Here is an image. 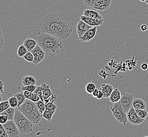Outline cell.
<instances>
[{
    "label": "cell",
    "instance_id": "7c38bea8",
    "mask_svg": "<svg viewBox=\"0 0 148 137\" xmlns=\"http://www.w3.org/2000/svg\"><path fill=\"white\" fill-rule=\"evenodd\" d=\"M97 32V26L92 27V28L86 32L84 35L79 37V39L81 42H88L91 39H94Z\"/></svg>",
    "mask_w": 148,
    "mask_h": 137
},
{
    "label": "cell",
    "instance_id": "6da1fadb",
    "mask_svg": "<svg viewBox=\"0 0 148 137\" xmlns=\"http://www.w3.org/2000/svg\"><path fill=\"white\" fill-rule=\"evenodd\" d=\"M40 25L41 31L62 40L71 37L73 32L71 20L61 13H49L42 19Z\"/></svg>",
    "mask_w": 148,
    "mask_h": 137
},
{
    "label": "cell",
    "instance_id": "7dc6e473",
    "mask_svg": "<svg viewBox=\"0 0 148 137\" xmlns=\"http://www.w3.org/2000/svg\"><path fill=\"white\" fill-rule=\"evenodd\" d=\"M139 1L143 2H145L146 4H148V0H139Z\"/></svg>",
    "mask_w": 148,
    "mask_h": 137
},
{
    "label": "cell",
    "instance_id": "8d00e7d4",
    "mask_svg": "<svg viewBox=\"0 0 148 137\" xmlns=\"http://www.w3.org/2000/svg\"><path fill=\"white\" fill-rule=\"evenodd\" d=\"M96 0H83V2L86 6L92 7Z\"/></svg>",
    "mask_w": 148,
    "mask_h": 137
},
{
    "label": "cell",
    "instance_id": "3957f363",
    "mask_svg": "<svg viewBox=\"0 0 148 137\" xmlns=\"http://www.w3.org/2000/svg\"><path fill=\"white\" fill-rule=\"evenodd\" d=\"M14 121L21 134H27L33 131L34 123L18 109L15 111Z\"/></svg>",
    "mask_w": 148,
    "mask_h": 137
},
{
    "label": "cell",
    "instance_id": "c3c4849f",
    "mask_svg": "<svg viewBox=\"0 0 148 137\" xmlns=\"http://www.w3.org/2000/svg\"><path fill=\"white\" fill-rule=\"evenodd\" d=\"M148 137V136H145V137Z\"/></svg>",
    "mask_w": 148,
    "mask_h": 137
},
{
    "label": "cell",
    "instance_id": "8fae6325",
    "mask_svg": "<svg viewBox=\"0 0 148 137\" xmlns=\"http://www.w3.org/2000/svg\"><path fill=\"white\" fill-rule=\"evenodd\" d=\"M92 27L85 22L84 21L80 19L77 23V32L79 37L83 36L86 32Z\"/></svg>",
    "mask_w": 148,
    "mask_h": 137
},
{
    "label": "cell",
    "instance_id": "f6af8a7d",
    "mask_svg": "<svg viewBox=\"0 0 148 137\" xmlns=\"http://www.w3.org/2000/svg\"><path fill=\"white\" fill-rule=\"evenodd\" d=\"M103 98V92L101 91L100 90H99V93H98V95H97V99H102Z\"/></svg>",
    "mask_w": 148,
    "mask_h": 137
},
{
    "label": "cell",
    "instance_id": "7bdbcfd3",
    "mask_svg": "<svg viewBox=\"0 0 148 137\" xmlns=\"http://www.w3.org/2000/svg\"><path fill=\"white\" fill-rule=\"evenodd\" d=\"M98 93H99V90H98V89H96L94 90V92L91 93L92 96L93 97L96 98L97 95H98Z\"/></svg>",
    "mask_w": 148,
    "mask_h": 137
},
{
    "label": "cell",
    "instance_id": "2e32d148",
    "mask_svg": "<svg viewBox=\"0 0 148 137\" xmlns=\"http://www.w3.org/2000/svg\"><path fill=\"white\" fill-rule=\"evenodd\" d=\"M122 98L121 92L118 89H114L110 96L109 98V101L113 103L119 102Z\"/></svg>",
    "mask_w": 148,
    "mask_h": 137
},
{
    "label": "cell",
    "instance_id": "603a6c76",
    "mask_svg": "<svg viewBox=\"0 0 148 137\" xmlns=\"http://www.w3.org/2000/svg\"><path fill=\"white\" fill-rule=\"evenodd\" d=\"M14 97L17 98V100H18V107L17 108H18L19 107L21 106L23 103L25 102V101L26 98L24 96V94L23 92H19L17 93L16 94H15L14 95Z\"/></svg>",
    "mask_w": 148,
    "mask_h": 137
},
{
    "label": "cell",
    "instance_id": "5b68a950",
    "mask_svg": "<svg viewBox=\"0 0 148 137\" xmlns=\"http://www.w3.org/2000/svg\"><path fill=\"white\" fill-rule=\"evenodd\" d=\"M2 125L9 137H18L20 136L21 132L14 120H9L7 122Z\"/></svg>",
    "mask_w": 148,
    "mask_h": 137
},
{
    "label": "cell",
    "instance_id": "e575fe53",
    "mask_svg": "<svg viewBox=\"0 0 148 137\" xmlns=\"http://www.w3.org/2000/svg\"><path fill=\"white\" fill-rule=\"evenodd\" d=\"M9 121V118L6 115H0V123L1 125L5 124Z\"/></svg>",
    "mask_w": 148,
    "mask_h": 137
},
{
    "label": "cell",
    "instance_id": "f546056e",
    "mask_svg": "<svg viewBox=\"0 0 148 137\" xmlns=\"http://www.w3.org/2000/svg\"><path fill=\"white\" fill-rule=\"evenodd\" d=\"M23 57L29 62H33L34 61V55L31 51L28 52Z\"/></svg>",
    "mask_w": 148,
    "mask_h": 137
},
{
    "label": "cell",
    "instance_id": "8992f818",
    "mask_svg": "<svg viewBox=\"0 0 148 137\" xmlns=\"http://www.w3.org/2000/svg\"><path fill=\"white\" fill-rule=\"evenodd\" d=\"M36 107V102H34L29 99H26L25 102L17 108V109L28 118L30 113Z\"/></svg>",
    "mask_w": 148,
    "mask_h": 137
},
{
    "label": "cell",
    "instance_id": "d6a6232c",
    "mask_svg": "<svg viewBox=\"0 0 148 137\" xmlns=\"http://www.w3.org/2000/svg\"><path fill=\"white\" fill-rule=\"evenodd\" d=\"M34 93L37 94L39 97L40 99V100L43 101L44 102V97H43V90H42V86H37V88L35 89L34 91Z\"/></svg>",
    "mask_w": 148,
    "mask_h": 137
},
{
    "label": "cell",
    "instance_id": "f35d334b",
    "mask_svg": "<svg viewBox=\"0 0 148 137\" xmlns=\"http://www.w3.org/2000/svg\"><path fill=\"white\" fill-rule=\"evenodd\" d=\"M99 75L101 77H103L104 79H106L107 77H108L109 74L107 73L106 71L103 70H100L99 72Z\"/></svg>",
    "mask_w": 148,
    "mask_h": 137
},
{
    "label": "cell",
    "instance_id": "4316f807",
    "mask_svg": "<svg viewBox=\"0 0 148 137\" xmlns=\"http://www.w3.org/2000/svg\"><path fill=\"white\" fill-rule=\"evenodd\" d=\"M96 89V85L94 83H88L86 86V91L88 94H91Z\"/></svg>",
    "mask_w": 148,
    "mask_h": 137
},
{
    "label": "cell",
    "instance_id": "836d02e7",
    "mask_svg": "<svg viewBox=\"0 0 148 137\" xmlns=\"http://www.w3.org/2000/svg\"><path fill=\"white\" fill-rule=\"evenodd\" d=\"M0 137H9L7 134L5 129L3 127V125L1 124L0 125Z\"/></svg>",
    "mask_w": 148,
    "mask_h": 137
},
{
    "label": "cell",
    "instance_id": "60d3db41",
    "mask_svg": "<svg viewBox=\"0 0 148 137\" xmlns=\"http://www.w3.org/2000/svg\"><path fill=\"white\" fill-rule=\"evenodd\" d=\"M140 67L143 70L145 71V70H147V69H148V64L147 63L144 62V63H143L141 64Z\"/></svg>",
    "mask_w": 148,
    "mask_h": 137
},
{
    "label": "cell",
    "instance_id": "83f0119b",
    "mask_svg": "<svg viewBox=\"0 0 148 137\" xmlns=\"http://www.w3.org/2000/svg\"><path fill=\"white\" fill-rule=\"evenodd\" d=\"M36 104L40 113L42 114H43L44 112L46 110L45 103L43 101L40 100L37 102H36Z\"/></svg>",
    "mask_w": 148,
    "mask_h": 137
},
{
    "label": "cell",
    "instance_id": "44dd1931",
    "mask_svg": "<svg viewBox=\"0 0 148 137\" xmlns=\"http://www.w3.org/2000/svg\"><path fill=\"white\" fill-rule=\"evenodd\" d=\"M15 111L16 110H15L14 108L10 107L9 109L6 110L5 111L1 113L0 115H6L9 118V120H13Z\"/></svg>",
    "mask_w": 148,
    "mask_h": 137
},
{
    "label": "cell",
    "instance_id": "7402d4cb",
    "mask_svg": "<svg viewBox=\"0 0 148 137\" xmlns=\"http://www.w3.org/2000/svg\"><path fill=\"white\" fill-rule=\"evenodd\" d=\"M56 111H49L45 110L43 114H42V118L47 120L49 122H51L53 115L55 114Z\"/></svg>",
    "mask_w": 148,
    "mask_h": 137
},
{
    "label": "cell",
    "instance_id": "9a60e30c",
    "mask_svg": "<svg viewBox=\"0 0 148 137\" xmlns=\"http://www.w3.org/2000/svg\"><path fill=\"white\" fill-rule=\"evenodd\" d=\"M83 15L97 20H103V16L99 14L98 12L88 9H86L84 11Z\"/></svg>",
    "mask_w": 148,
    "mask_h": 137
},
{
    "label": "cell",
    "instance_id": "ab89813d",
    "mask_svg": "<svg viewBox=\"0 0 148 137\" xmlns=\"http://www.w3.org/2000/svg\"><path fill=\"white\" fill-rule=\"evenodd\" d=\"M23 93H24V96L26 98V99H29V100L31 98L32 95V93H33V92L28 91H24L23 92Z\"/></svg>",
    "mask_w": 148,
    "mask_h": 137
},
{
    "label": "cell",
    "instance_id": "ba28073f",
    "mask_svg": "<svg viewBox=\"0 0 148 137\" xmlns=\"http://www.w3.org/2000/svg\"><path fill=\"white\" fill-rule=\"evenodd\" d=\"M127 116L129 122L132 125L136 126L142 124L145 120V119H141L138 116L136 110L133 107L130 109L128 112L127 113Z\"/></svg>",
    "mask_w": 148,
    "mask_h": 137
},
{
    "label": "cell",
    "instance_id": "b9f144b4",
    "mask_svg": "<svg viewBox=\"0 0 148 137\" xmlns=\"http://www.w3.org/2000/svg\"><path fill=\"white\" fill-rule=\"evenodd\" d=\"M0 83H1V89H0V93L3 94L4 93V83L1 80L0 81Z\"/></svg>",
    "mask_w": 148,
    "mask_h": 137
},
{
    "label": "cell",
    "instance_id": "bcb514c9",
    "mask_svg": "<svg viewBox=\"0 0 148 137\" xmlns=\"http://www.w3.org/2000/svg\"><path fill=\"white\" fill-rule=\"evenodd\" d=\"M140 29L143 31H145L148 30V26H147L146 24H143L142 26H141Z\"/></svg>",
    "mask_w": 148,
    "mask_h": 137
},
{
    "label": "cell",
    "instance_id": "f1b7e54d",
    "mask_svg": "<svg viewBox=\"0 0 148 137\" xmlns=\"http://www.w3.org/2000/svg\"><path fill=\"white\" fill-rule=\"evenodd\" d=\"M8 101H9L11 107L15 108L18 107V100H17V98L14 96L8 99Z\"/></svg>",
    "mask_w": 148,
    "mask_h": 137
},
{
    "label": "cell",
    "instance_id": "ac0fdd59",
    "mask_svg": "<svg viewBox=\"0 0 148 137\" xmlns=\"http://www.w3.org/2000/svg\"><path fill=\"white\" fill-rule=\"evenodd\" d=\"M42 88L43 90V97L44 101L47 100L49 98L51 97L53 94L51 91V89L50 88V86L45 83H43L41 84Z\"/></svg>",
    "mask_w": 148,
    "mask_h": 137
},
{
    "label": "cell",
    "instance_id": "4fadbf2b",
    "mask_svg": "<svg viewBox=\"0 0 148 137\" xmlns=\"http://www.w3.org/2000/svg\"><path fill=\"white\" fill-rule=\"evenodd\" d=\"M80 19L83 20L85 22L92 27L102 26L104 21V20H97L90 17H87L84 15L81 16Z\"/></svg>",
    "mask_w": 148,
    "mask_h": 137
},
{
    "label": "cell",
    "instance_id": "30bf717a",
    "mask_svg": "<svg viewBox=\"0 0 148 137\" xmlns=\"http://www.w3.org/2000/svg\"><path fill=\"white\" fill-rule=\"evenodd\" d=\"M112 0H96L92 8L99 11H105L109 9Z\"/></svg>",
    "mask_w": 148,
    "mask_h": 137
},
{
    "label": "cell",
    "instance_id": "d590c367",
    "mask_svg": "<svg viewBox=\"0 0 148 137\" xmlns=\"http://www.w3.org/2000/svg\"><path fill=\"white\" fill-rule=\"evenodd\" d=\"M29 100H31L32 101H33L34 102H37L38 101H40V98L39 97V96L37 94L34 93V92H33L31 98H30Z\"/></svg>",
    "mask_w": 148,
    "mask_h": 137
},
{
    "label": "cell",
    "instance_id": "9c48e42d",
    "mask_svg": "<svg viewBox=\"0 0 148 137\" xmlns=\"http://www.w3.org/2000/svg\"><path fill=\"white\" fill-rule=\"evenodd\" d=\"M31 52L34 57V61L33 62L34 64H38L42 62L44 60L46 55L45 52L38 44Z\"/></svg>",
    "mask_w": 148,
    "mask_h": 137
},
{
    "label": "cell",
    "instance_id": "484cf974",
    "mask_svg": "<svg viewBox=\"0 0 148 137\" xmlns=\"http://www.w3.org/2000/svg\"><path fill=\"white\" fill-rule=\"evenodd\" d=\"M10 104L8 100L2 101L0 103V113L3 112V111H5L8 109L10 107Z\"/></svg>",
    "mask_w": 148,
    "mask_h": 137
},
{
    "label": "cell",
    "instance_id": "52a82bcc",
    "mask_svg": "<svg viewBox=\"0 0 148 137\" xmlns=\"http://www.w3.org/2000/svg\"><path fill=\"white\" fill-rule=\"evenodd\" d=\"M134 100V97L133 94L128 92L125 93L122 96L120 102L121 106H123V108L124 109L126 113H127L130 109L132 107Z\"/></svg>",
    "mask_w": 148,
    "mask_h": 137
},
{
    "label": "cell",
    "instance_id": "277c9868",
    "mask_svg": "<svg viewBox=\"0 0 148 137\" xmlns=\"http://www.w3.org/2000/svg\"><path fill=\"white\" fill-rule=\"evenodd\" d=\"M111 112L114 117L117 120V121L120 123L125 126L128 121L127 113L125 112L123 106L119 102L114 103L111 106Z\"/></svg>",
    "mask_w": 148,
    "mask_h": 137
},
{
    "label": "cell",
    "instance_id": "1f68e13d",
    "mask_svg": "<svg viewBox=\"0 0 148 137\" xmlns=\"http://www.w3.org/2000/svg\"><path fill=\"white\" fill-rule=\"evenodd\" d=\"M37 88V86H34V85H30V86H22L21 88H20L22 91H28L34 92L35 89Z\"/></svg>",
    "mask_w": 148,
    "mask_h": 137
},
{
    "label": "cell",
    "instance_id": "7a4b0ae2",
    "mask_svg": "<svg viewBox=\"0 0 148 137\" xmlns=\"http://www.w3.org/2000/svg\"><path fill=\"white\" fill-rule=\"evenodd\" d=\"M34 39L46 55L55 56L63 48L62 40L41 31L38 32Z\"/></svg>",
    "mask_w": 148,
    "mask_h": 137
},
{
    "label": "cell",
    "instance_id": "ffe728a7",
    "mask_svg": "<svg viewBox=\"0 0 148 137\" xmlns=\"http://www.w3.org/2000/svg\"><path fill=\"white\" fill-rule=\"evenodd\" d=\"M146 103L143 100L137 98L134 99L133 101V105L132 107L135 110L138 109H146Z\"/></svg>",
    "mask_w": 148,
    "mask_h": 137
},
{
    "label": "cell",
    "instance_id": "e0dca14e",
    "mask_svg": "<svg viewBox=\"0 0 148 137\" xmlns=\"http://www.w3.org/2000/svg\"><path fill=\"white\" fill-rule=\"evenodd\" d=\"M36 40L35 39L27 38L24 40L23 45L25 46L29 51H32L37 46Z\"/></svg>",
    "mask_w": 148,
    "mask_h": 137
},
{
    "label": "cell",
    "instance_id": "d6986e66",
    "mask_svg": "<svg viewBox=\"0 0 148 137\" xmlns=\"http://www.w3.org/2000/svg\"><path fill=\"white\" fill-rule=\"evenodd\" d=\"M22 83L23 86H27L30 85L36 86V80L35 78L31 75H25L23 77L22 80Z\"/></svg>",
    "mask_w": 148,
    "mask_h": 137
},
{
    "label": "cell",
    "instance_id": "5bb4252c",
    "mask_svg": "<svg viewBox=\"0 0 148 137\" xmlns=\"http://www.w3.org/2000/svg\"><path fill=\"white\" fill-rule=\"evenodd\" d=\"M100 90L103 92L104 98H108L114 91L113 86L110 84H103Z\"/></svg>",
    "mask_w": 148,
    "mask_h": 137
},
{
    "label": "cell",
    "instance_id": "ee69618b",
    "mask_svg": "<svg viewBox=\"0 0 148 137\" xmlns=\"http://www.w3.org/2000/svg\"><path fill=\"white\" fill-rule=\"evenodd\" d=\"M1 50L2 49L3 45L4 44V39H3V35H2V30H1Z\"/></svg>",
    "mask_w": 148,
    "mask_h": 137
},
{
    "label": "cell",
    "instance_id": "74e56055",
    "mask_svg": "<svg viewBox=\"0 0 148 137\" xmlns=\"http://www.w3.org/2000/svg\"><path fill=\"white\" fill-rule=\"evenodd\" d=\"M57 101V97L56 95H55L54 94H53L51 97L48 99L47 100H46L45 101H44L45 103L49 102H52L55 103V102H56Z\"/></svg>",
    "mask_w": 148,
    "mask_h": 137
},
{
    "label": "cell",
    "instance_id": "d4e9b609",
    "mask_svg": "<svg viewBox=\"0 0 148 137\" xmlns=\"http://www.w3.org/2000/svg\"><path fill=\"white\" fill-rule=\"evenodd\" d=\"M137 114L140 118L143 119H145L148 117V113L147 109H138L136 110Z\"/></svg>",
    "mask_w": 148,
    "mask_h": 137
},
{
    "label": "cell",
    "instance_id": "4dcf8cb0",
    "mask_svg": "<svg viewBox=\"0 0 148 137\" xmlns=\"http://www.w3.org/2000/svg\"><path fill=\"white\" fill-rule=\"evenodd\" d=\"M57 106L54 103L52 102H49L45 103V109L49 111H56L57 109Z\"/></svg>",
    "mask_w": 148,
    "mask_h": 137
},
{
    "label": "cell",
    "instance_id": "cb8c5ba5",
    "mask_svg": "<svg viewBox=\"0 0 148 137\" xmlns=\"http://www.w3.org/2000/svg\"><path fill=\"white\" fill-rule=\"evenodd\" d=\"M29 52L28 50L23 44L21 45L17 49V54L18 57H23L27 52Z\"/></svg>",
    "mask_w": 148,
    "mask_h": 137
}]
</instances>
